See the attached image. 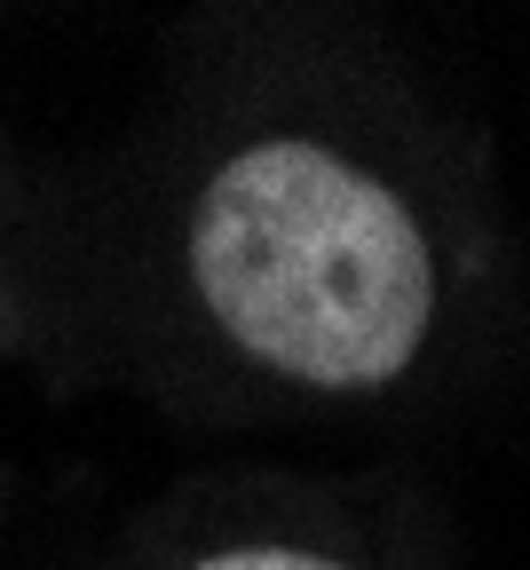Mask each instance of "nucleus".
<instances>
[{
	"label": "nucleus",
	"instance_id": "1",
	"mask_svg": "<svg viewBox=\"0 0 530 570\" xmlns=\"http://www.w3.org/2000/svg\"><path fill=\"white\" fill-rule=\"evenodd\" d=\"M190 277L246 356L301 389L396 381L435 309L404 198L325 142H254L190 214Z\"/></svg>",
	"mask_w": 530,
	"mask_h": 570
},
{
	"label": "nucleus",
	"instance_id": "2",
	"mask_svg": "<svg viewBox=\"0 0 530 570\" xmlns=\"http://www.w3.org/2000/svg\"><path fill=\"white\" fill-rule=\"evenodd\" d=\"M198 570H349V562L310 554V547H222V554H206Z\"/></svg>",
	"mask_w": 530,
	"mask_h": 570
}]
</instances>
